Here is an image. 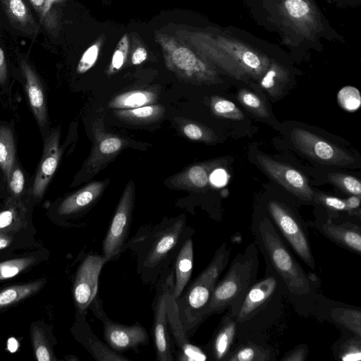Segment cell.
I'll use <instances>...</instances> for the list:
<instances>
[{"instance_id":"1","label":"cell","mask_w":361,"mask_h":361,"mask_svg":"<svg viewBox=\"0 0 361 361\" xmlns=\"http://www.w3.org/2000/svg\"><path fill=\"white\" fill-rule=\"evenodd\" d=\"M260 250L272 271L282 280L288 293L298 296L310 294L312 280L287 248L272 222L262 218L254 228Z\"/></svg>"},{"instance_id":"2","label":"cell","mask_w":361,"mask_h":361,"mask_svg":"<svg viewBox=\"0 0 361 361\" xmlns=\"http://www.w3.org/2000/svg\"><path fill=\"white\" fill-rule=\"evenodd\" d=\"M231 248L223 243L211 262L195 281L176 299L179 316L188 334L206 319V311L217 281L229 261Z\"/></svg>"},{"instance_id":"3","label":"cell","mask_w":361,"mask_h":361,"mask_svg":"<svg viewBox=\"0 0 361 361\" xmlns=\"http://www.w3.org/2000/svg\"><path fill=\"white\" fill-rule=\"evenodd\" d=\"M258 252L255 243L247 247L243 253L233 259L224 277L216 283L206 311V318L231 307L233 314L248 289L254 284L257 267Z\"/></svg>"},{"instance_id":"4","label":"cell","mask_w":361,"mask_h":361,"mask_svg":"<svg viewBox=\"0 0 361 361\" xmlns=\"http://www.w3.org/2000/svg\"><path fill=\"white\" fill-rule=\"evenodd\" d=\"M166 68L180 80L196 85L221 82L214 68L192 47L176 36L156 32Z\"/></svg>"},{"instance_id":"5","label":"cell","mask_w":361,"mask_h":361,"mask_svg":"<svg viewBox=\"0 0 361 361\" xmlns=\"http://www.w3.org/2000/svg\"><path fill=\"white\" fill-rule=\"evenodd\" d=\"M185 226V218L180 216L171 224L150 232L147 247L138 254V271L142 276L149 273L156 275L161 270L180 243Z\"/></svg>"},{"instance_id":"6","label":"cell","mask_w":361,"mask_h":361,"mask_svg":"<svg viewBox=\"0 0 361 361\" xmlns=\"http://www.w3.org/2000/svg\"><path fill=\"white\" fill-rule=\"evenodd\" d=\"M89 307L103 324V335L106 345L115 352H123L137 349L149 342V334L145 327L136 322L133 325H125L115 322L106 314L102 301L98 294Z\"/></svg>"},{"instance_id":"7","label":"cell","mask_w":361,"mask_h":361,"mask_svg":"<svg viewBox=\"0 0 361 361\" xmlns=\"http://www.w3.org/2000/svg\"><path fill=\"white\" fill-rule=\"evenodd\" d=\"M135 201L133 181L126 184L107 233L103 240L102 255L107 262L115 259L125 247L127 240Z\"/></svg>"},{"instance_id":"8","label":"cell","mask_w":361,"mask_h":361,"mask_svg":"<svg viewBox=\"0 0 361 361\" xmlns=\"http://www.w3.org/2000/svg\"><path fill=\"white\" fill-rule=\"evenodd\" d=\"M173 284V269H166L157 284L156 295L153 302V339L157 360L173 361L171 340L169 335L166 312V300Z\"/></svg>"},{"instance_id":"9","label":"cell","mask_w":361,"mask_h":361,"mask_svg":"<svg viewBox=\"0 0 361 361\" xmlns=\"http://www.w3.org/2000/svg\"><path fill=\"white\" fill-rule=\"evenodd\" d=\"M290 139L299 151L320 164L345 167L355 161L345 150L305 129L293 128Z\"/></svg>"},{"instance_id":"10","label":"cell","mask_w":361,"mask_h":361,"mask_svg":"<svg viewBox=\"0 0 361 361\" xmlns=\"http://www.w3.org/2000/svg\"><path fill=\"white\" fill-rule=\"evenodd\" d=\"M267 208L274 223L300 258L311 269L315 262L304 227L293 214L279 202L271 200Z\"/></svg>"},{"instance_id":"11","label":"cell","mask_w":361,"mask_h":361,"mask_svg":"<svg viewBox=\"0 0 361 361\" xmlns=\"http://www.w3.org/2000/svg\"><path fill=\"white\" fill-rule=\"evenodd\" d=\"M256 159L266 173L286 190L302 200L314 201L315 192L299 171L265 155H257Z\"/></svg>"},{"instance_id":"12","label":"cell","mask_w":361,"mask_h":361,"mask_svg":"<svg viewBox=\"0 0 361 361\" xmlns=\"http://www.w3.org/2000/svg\"><path fill=\"white\" fill-rule=\"evenodd\" d=\"M106 259L101 255H87L78 269L73 286V296L79 311L85 312L97 295L99 276Z\"/></svg>"},{"instance_id":"13","label":"cell","mask_w":361,"mask_h":361,"mask_svg":"<svg viewBox=\"0 0 361 361\" xmlns=\"http://www.w3.org/2000/svg\"><path fill=\"white\" fill-rule=\"evenodd\" d=\"M171 290L166 300V312L168 329L171 331L173 343L176 348L174 350L176 359L180 361H205L208 359L207 354L200 347L191 343L188 337Z\"/></svg>"},{"instance_id":"14","label":"cell","mask_w":361,"mask_h":361,"mask_svg":"<svg viewBox=\"0 0 361 361\" xmlns=\"http://www.w3.org/2000/svg\"><path fill=\"white\" fill-rule=\"evenodd\" d=\"M279 277L271 274L264 277L248 289L235 312L237 326L250 321L265 307L279 287Z\"/></svg>"},{"instance_id":"15","label":"cell","mask_w":361,"mask_h":361,"mask_svg":"<svg viewBox=\"0 0 361 361\" xmlns=\"http://www.w3.org/2000/svg\"><path fill=\"white\" fill-rule=\"evenodd\" d=\"M99 122V119L96 121L92 128L94 144L85 166V172L93 176L115 158L126 145L121 137L106 133Z\"/></svg>"},{"instance_id":"16","label":"cell","mask_w":361,"mask_h":361,"mask_svg":"<svg viewBox=\"0 0 361 361\" xmlns=\"http://www.w3.org/2000/svg\"><path fill=\"white\" fill-rule=\"evenodd\" d=\"M61 154L59 133L56 130L44 142L42 157L32 185V193L35 197H40L44 194L57 168Z\"/></svg>"},{"instance_id":"17","label":"cell","mask_w":361,"mask_h":361,"mask_svg":"<svg viewBox=\"0 0 361 361\" xmlns=\"http://www.w3.org/2000/svg\"><path fill=\"white\" fill-rule=\"evenodd\" d=\"M20 68L25 80V90L30 107L39 126L44 128L47 123V111L42 85L33 69L25 60L21 61Z\"/></svg>"},{"instance_id":"18","label":"cell","mask_w":361,"mask_h":361,"mask_svg":"<svg viewBox=\"0 0 361 361\" xmlns=\"http://www.w3.org/2000/svg\"><path fill=\"white\" fill-rule=\"evenodd\" d=\"M221 161L215 160L193 165L173 176L171 184L180 189L203 190L209 183L211 171L221 165Z\"/></svg>"},{"instance_id":"19","label":"cell","mask_w":361,"mask_h":361,"mask_svg":"<svg viewBox=\"0 0 361 361\" xmlns=\"http://www.w3.org/2000/svg\"><path fill=\"white\" fill-rule=\"evenodd\" d=\"M193 269V243L191 238L182 243L176 255L173 269L172 295L177 299L185 290Z\"/></svg>"},{"instance_id":"20","label":"cell","mask_w":361,"mask_h":361,"mask_svg":"<svg viewBox=\"0 0 361 361\" xmlns=\"http://www.w3.org/2000/svg\"><path fill=\"white\" fill-rule=\"evenodd\" d=\"M235 316L230 311L221 321L210 343V352L216 360H225L237 331Z\"/></svg>"},{"instance_id":"21","label":"cell","mask_w":361,"mask_h":361,"mask_svg":"<svg viewBox=\"0 0 361 361\" xmlns=\"http://www.w3.org/2000/svg\"><path fill=\"white\" fill-rule=\"evenodd\" d=\"M104 187V182L90 183L64 199L58 212L61 215H69L86 209L99 197Z\"/></svg>"},{"instance_id":"22","label":"cell","mask_w":361,"mask_h":361,"mask_svg":"<svg viewBox=\"0 0 361 361\" xmlns=\"http://www.w3.org/2000/svg\"><path fill=\"white\" fill-rule=\"evenodd\" d=\"M321 232L326 236L357 254L361 252L360 227L350 223L341 224L331 221L321 226Z\"/></svg>"},{"instance_id":"23","label":"cell","mask_w":361,"mask_h":361,"mask_svg":"<svg viewBox=\"0 0 361 361\" xmlns=\"http://www.w3.org/2000/svg\"><path fill=\"white\" fill-rule=\"evenodd\" d=\"M157 100L156 94L149 90H135L118 94L109 103L112 109H128L152 104Z\"/></svg>"},{"instance_id":"24","label":"cell","mask_w":361,"mask_h":361,"mask_svg":"<svg viewBox=\"0 0 361 361\" xmlns=\"http://www.w3.org/2000/svg\"><path fill=\"white\" fill-rule=\"evenodd\" d=\"M82 343L90 355L99 361H123L128 359L111 350L102 342L85 322Z\"/></svg>"},{"instance_id":"25","label":"cell","mask_w":361,"mask_h":361,"mask_svg":"<svg viewBox=\"0 0 361 361\" xmlns=\"http://www.w3.org/2000/svg\"><path fill=\"white\" fill-rule=\"evenodd\" d=\"M164 113L162 106L152 104L134 109L116 110L115 115L125 122L147 123L159 120Z\"/></svg>"},{"instance_id":"26","label":"cell","mask_w":361,"mask_h":361,"mask_svg":"<svg viewBox=\"0 0 361 361\" xmlns=\"http://www.w3.org/2000/svg\"><path fill=\"white\" fill-rule=\"evenodd\" d=\"M16 147L11 130L7 126L0 127V168L4 178L8 180L15 163Z\"/></svg>"},{"instance_id":"27","label":"cell","mask_w":361,"mask_h":361,"mask_svg":"<svg viewBox=\"0 0 361 361\" xmlns=\"http://www.w3.org/2000/svg\"><path fill=\"white\" fill-rule=\"evenodd\" d=\"M288 81V73L281 66L273 64L261 80V86L272 97L281 94Z\"/></svg>"},{"instance_id":"28","label":"cell","mask_w":361,"mask_h":361,"mask_svg":"<svg viewBox=\"0 0 361 361\" xmlns=\"http://www.w3.org/2000/svg\"><path fill=\"white\" fill-rule=\"evenodd\" d=\"M271 359V352L257 344L247 343L238 347L228 354V361H268Z\"/></svg>"},{"instance_id":"29","label":"cell","mask_w":361,"mask_h":361,"mask_svg":"<svg viewBox=\"0 0 361 361\" xmlns=\"http://www.w3.org/2000/svg\"><path fill=\"white\" fill-rule=\"evenodd\" d=\"M42 281L8 287L0 291V309L17 302L37 292Z\"/></svg>"},{"instance_id":"30","label":"cell","mask_w":361,"mask_h":361,"mask_svg":"<svg viewBox=\"0 0 361 361\" xmlns=\"http://www.w3.org/2000/svg\"><path fill=\"white\" fill-rule=\"evenodd\" d=\"M10 20L18 27H27L33 24L28 8L23 0H1Z\"/></svg>"},{"instance_id":"31","label":"cell","mask_w":361,"mask_h":361,"mask_svg":"<svg viewBox=\"0 0 361 361\" xmlns=\"http://www.w3.org/2000/svg\"><path fill=\"white\" fill-rule=\"evenodd\" d=\"M331 315L333 319L348 329L356 336L361 337V312L360 310L334 308Z\"/></svg>"},{"instance_id":"32","label":"cell","mask_w":361,"mask_h":361,"mask_svg":"<svg viewBox=\"0 0 361 361\" xmlns=\"http://www.w3.org/2000/svg\"><path fill=\"white\" fill-rule=\"evenodd\" d=\"M210 106L213 114L217 116L232 120H243L244 115L236 105L221 97H212Z\"/></svg>"},{"instance_id":"33","label":"cell","mask_w":361,"mask_h":361,"mask_svg":"<svg viewBox=\"0 0 361 361\" xmlns=\"http://www.w3.org/2000/svg\"><path fill=\"white\" fill-rule=\"evenodd\" d=\"M180 129L188 138L192 140L212 142L216 139L211 129L190 121L182 122Z\"/></svg>"},{"instance_id":"34","label":"cell","mask_w":361,"mask_h":361,"mask_svg":"<svg viewBox=\"0 0 361 361\" xmlns=\"http://www.w3.org/2000/svg\"><path fill=\"white\" fill-rule=\"evenodd\" d=\"M238 99L248 111L257 116L265 118L269 116L266 105L255 93L242 89L238 92Z\"/></svg>"},{"instance_id":"35","label":"cell","mask_w":361,"mask_h":361,"mask_svg":"<svg viewBox=\"0 0 361 361\" xmlns=\"http://www.w3.org/2000/svg\"><path fill=\"white\" fill-rule=\"evenodd\" d=\"M327 178L332 184L342 190L352 195L360 197L361 183L357 178L337 173H329Z\"/></svg>"},{"instance_id":"36","label":"cell","mask_w":361,"mask_h":361,"mask_svg":"<svg viewBox=\"0 0 361 361\" xmlns=\"http://www.w3.org/2000/svg\"><path fill=\"white\" fill-rule=\"evenodd\" d=\"M337 99L341 108L347 111H355L361 104L360 93L353 86L342 87L338 92Z\"/></svg>"},{"instance_id":"37","label":"cell","mask_w":361,"mask_h":361,"mask_svg":"<svg viewBox=\"0 0 361 361\" xmlns=\"http://www.w3.org/2000/svg\"><path fill=\"white\" fill-rule=\"evenodd\" d=\"M128 49V35L125 34L120 39L112 55L111 63L107 70L109 75L114 74L123 67L127 59Z\"/></svg>"},{"instance_id":"38","label":"cell","mask_w":361,"mask_h":361,"mask_svg":"<svg viewBox=\"0 0 361 361\" xmlns=\"http://www.w3.org/2000/svg\"><path fill=\"white\" fill-rule=\"evenodd\" d=\"M33 262V259L24 257L0 263V281L18 275Z\"/></svg>"},{"instance_id":"39","label":"cell","mask_w":361,"mask_h":361,"mask_svg":"<svg viewBox=\"0 0 361 361\" xmlns=\"http://www.w3.org/2000/svg\"><path fill=\"white\" fill-rule=\"evenodd\" d=\"M338 358L343 361H360L361 360L360 337L357 336L344 342L339 348Z\"/></svg>"},{"instance_id":"40","label":"cell","mask_w":361,"mask_h":361,"mask_svg":"<svg viewBox=\"0 0 361 361\" xmlns=\"http://www.w3.org/2000/svg\"><path fill=\"white\" fill-rule=\"evenodd\" d=\"M102 41L98 40L91 45L82 55L77 67L79 73L88 71L96 63L99 53Z\"/></svg>"},{"instance_id":"41","label":"cell","mask_w":361,"mask_h":361,"mask_svg":"<svg viewBox=\"0 0 361 361\" xmlns=\"http://www.w3.org/2000/svg\"><path fill=\"white\" fill-rule=\"evenodd\" d=\"M32 6L36 10L44 26L47 29L53 30L57 26L56 16L48 11L46 6V0H29Z\"/></svg>"},{"instance_id":"42","label":"cell","mask_w":361,"mask_h":361,"mask_svg":"<svg viewBox=\"0 0 361 361\" xmlns=\"http://www.w3.org/2000/svg\"><path fill=\"white\" fill-rule=\"evenodd\" d=\"M22 209L20 203L13 199L8 200L6 209L0 212V229L10 226L18 218Z\"/></svg>"},{"instance_id":"43","label":"cell","mask_w":361,"mask_h":361,"mask_svg":"<svg viewBox=\"0 0 361 361\" xmlns=\"http://www.w3.org/2000/svg\"><path fill=\"white\" fill-rule=\"evenodd\" d=\"M8 189L14 197L21 195L24 189L25 178L22 170L15 162L11 171V175L7 181Z\"/></svg>"},{"instance_id":"44","label":"cell","mask_w":361,"mask_h":361,"mask_svg":"<svg viewBox=\"0 0 361 361\" xmlns=\"http://www.w3.org/2000/svg\"><path fill=\"white\" fill-rule=\"evenodd\" d=\"M285 8L292 18H303L310 12L308 4L303 0H286Z\"/></svg>"},{"instance_id":"45","label":"cell","mask_w":361,"mask_h":361,"mask_svg":"<svg viewBox=\"0 0 361 361\" xmlns=\"http://www.w3.org/2000/svg\"><path fill=\"white\" fill-rule=\"evenodd\" d=\"M314 201H317L334 211L348 212L345 200L338 197L315 193Z\"/></svg>"},{"instance_id":"46","label":"cell","mask_w":361,"mask_h":361,"mask_svg":"<svg viewBox=\"0 0 361 361\" xmlns=\"http://www.w3.org/2000/svg\"><path fill=\"white\" fill-rule=\"evenodd\" d=\"M307 355V348L305 345H301L294 350L288 352L282 358V361H304Z\"/></svg>"},{"instance_id":"47","label":"cell","mask_w":361,"mask_h":361,"mask_svg":"<svg viewBox=\"0 0 361 361\" xmlns=\"http://www.w3.org/2000/svg\"><path fill=\"white\" fill-rule=\"evenodd\" d=\"M33 339H35V352L37 360H51V358L50 353L47 346L44 344V343L40 339H39L36 336H35V337L33 336Z\"/></svg>"},{"instance_id":"48","label":"cell","mask_w":361,"mask_h":361,"mask_svg":"<svg viewBox=\"0 0 361 361\" xmlns=\"http://www.w3.org/2000/svg\"><path fill=\"white\" fill-rule=\"evenodd\" d=\"M147 57V51L143 47H137L131 56V63L133 65H139L144 62Z\"/></svg>"},{"instance_id":"49","label":"cell","mask_w":361,"mask_h":361,"mask_svg":"<svg viewBox=\"0 0 361 361\" xmlns=\"http://www.w3.org/2000/svg\"><path fill=\"white\" fill-rule=\"evenodd\" d=\"M7 78V66L5 59V54L0 47V83L3 84L5 82Z\"/></svg>"},{"instance_id":"50","label":"cell","mask_w":361,"mask_h":361,"mask_svg":"<svg viewBox=\"0 0 361 361\" xmlns=\"http://www.w3.org/2000/svg\"><path fill=\"white\" fill-rule=\"evenodd\" d=\"M345 201L348 212L350 213L354 210L359 209L360 204V197L351 195L345 200Z\"/></svg>"},{"instance_id":"51","label":"cell","mask_w":361,"mask_h":361,"mask_svg":"<svg viewBox=\"0 0 361 361\" xmlns=\"http://www.w3.org/2000/svg\"><path fill=\"white\" fill-rule=\"evenodd\" d=\"M210 176L212 182L216 185H223L225 181H226V174L222 170H217L215 172L214 171V173Z\"/></svg>"},{"instance_id":"52","label":"cell","mask_w":361,"mask_h":361,"mask_svg":"<svg viewBox=\"0 0 361 361\" xmlns=\"http://www.w3.org/2000/svg\"><path fill=\"white\" fill-rule=\"evenodd\" d=\"M18 342L15 338H10L7 342V348L11 352L14 353L18 350Z\"/></svg>"},{"instance_id":"53","label":"cell","mask_w":361,"mask_h":361,"mask_svg":"<svg viewBox=\"0 0 361 361\" xmlns=\"http://www.w3.org/2000/svg\"><path fill=\"white\" fill-rule=\"evenodd\" d=\"M11 243V240L5 235H0V250L6 248Z\"/></svg>"}]
</instances>
